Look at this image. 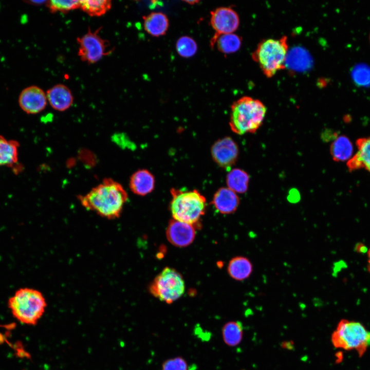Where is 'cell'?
<instances>
[{
	"label": "cell",
	"mask_w": 370,
	"mask_h": 370,
	"mask_svg": "<svg viewBox=\"0 0 370 370\" xmlns=\"http://www.w3.org/2000/svg\"><path fill=\"white\" fill-rule=\"evenodd\" d=\"M162 370H190V369L184 359L177 357L164 361L162 365Z\"/></svg>",
	"instance_id": "obj_27"
},
{
	"label": "cell",
	"mask_w": 370,
	"mask_h": 370,
	"mask_svg": "<svg viewBox=\"0 0 370 370\" xmlns=\"http://www.w3.org/2000/svg\"><path fill=\"white\" fill-rule=\"evenodd\" d=\"M369 43H370V33H369Z\"/></svg>",
	"instance_id": "obj_31"
},
{
	"label": "cell",
	"mask_w": 370,
	"mask_h": 370,
	"mask_svg": "<svg viewBox=\"0 0 370 370\" xmlns=\"http://www.w3.org/2000/svg\"><path fill=\"white\" fill-rule=\"evenodd\" d=\"M249 176L240 169L231 170L227 174L226 183L228 188L236 193H244L248 188Z\"/></svg>",
	"instance_id": "obj_22"
},
{
	"label": "cell",
	"mask_w": 370,
	"mask_h": 370,
	"mask_svg": "<svg viewBox=\"0 0 370 370\" xmlns=\"http://www.w3.org/2000/svg\"><path fill=\"white\" fill-rule=\"evenodd\" d=\"M129 184L131 190L134 194L144 196L154 189L155 179L149 171L139 170L131 176Z\"/></svg>",
	"instance_id": "obj_16"
},
{
	"label": "cell",
	"mask_w": 370,
	"mask_h": 370,
	"mask_svg": "<svg viewBox=\"0 0 370 370\" xmlns=\"http://www.w3.org/2000/svg\"><path fill=\"white\" fill-rule=\"evenodd\" d=\"M367 254L368 256L367 265H370V248L367 250Z\"/></svg>",
	"instance_id": "obj_28"
},
{
	"label": "cell",
	"mask_w": 370,
	"mask_h": 370,
	"mask_svg": "<svg viewBox=\"0 0 370 370\" xmlns=\"http://www.w3.org/2000/svg\"><path fill=\"white\" fill-rule=\"evenodd\" d=\"M353 145L346 136H337L330 146V153L332 159L337 162L348 160L353 153Z\"/></svg>",
	"instance_id": "obj_21"
},
{
	"label": "cell",
	"mask_w": 370,
	"mask_h": 370,
	"mask_svg": "<svg viewBox=\"0 0 370 370\" xmlns=\"http://www.w3.org/2000/svg\"><path fill=\"white\" fill-rule=\"evenodd\" d=\"M288 49L286 36L278 39H268L258 44L251 56L263 73L267 78H271L285 68Z\"/></svg>",
	"instance_id": "obj_5"
},
{
	"label": "cell",
	"mask_w": 370,
	"mask_h": 370,
	"mask_svg": "<svg viewBox=\"0 0 370 370\" xmlns=\"http://www.w3.org/2000/svg\"><path fill=\"white\" fill-rule=\"evenodd\" d=\"M227 270L233 279L243 281L251 275L253 271V265L247 257L237 256L229 261Z\"/></svg>",
	"instance_id": "obj_17"
},
{
	"label": "cell",
	"mask_w": 370,
	"mask_h": 370,
	"mask_svg": "<svg viewBox=\"0 0 370 370\" xmlns=\"http://www.w3.org/2000/svg\"><path fill=\"white\" fill-rule=\"evenodd\" d=\"M210 23L216 34L232 33L237 29L239 20L235 11L223 7L211 11Z\"/></svg>",
	"instance_id": "obj_10"
},
{
	"label": "cell",
	"mask_w": 370,
	"mask_h": 370,
	"mask_svg": "<svg viewBox=\"0 0 370 370\" xmlns=\"http://www.w3.org/2000/svg\"><path fill=\"white\" fill-rule=\"evenodd\" d=\"M109 0L80 1V8L91 16H100L105 14L112 7Z\"/></svg>",
	"instance_id": "obj_24"
},
{
	"label": "cell",
	"mask_w": 370,
	"mask_h": 370,
	"mask_svg": "<svg viewBox=\"0 0 370 370\" xmlns=\"http://www.w3.org/2000/svg\"><path fill=\"white\" fill-rule=\"evenodd\" d=\"M170 210L174 219L197 225L205 212L206 200L198 191L172 189Z\"/></svg>",
	"instance_id": "obj_4"
},
{
	"label": "cell",
	"mask_w": 370,
	"mask_h": 370,
	"mask_svg": "<svg viewBox=\"0 0 370 370\" xmlns=\"http://www.w3.org/2000/svg\"><path fill=\"white\" fill-rule=\"evenodd\" d=\"M176 50L178 53L183 58H189L195 54L197 46L195 41L191 37H180L176 42Z\"/></svg>",
	"instance_id": "obj_25"
},
{
	"label": "cell",
	"mask_w": 370,
	"mask_h": 370,
	"mask_svg": "<svg viewBox=\"0 0 370 370\" xmlns=\"http://www.w3.org/2000/svg\"><path fill=\"white\" fill-rule=\"evenodd\" d=\"M367 268L368 271L370 273V265H367Z\"/></svg>",
	"instance_id": "obj_30"
},
{
	"label": "cell",
	"mask_w": 370,
	"mask_h": 370,
	"mask_svg": "<svg viewBox=\"0 0 370 370\" xmlns=\"http://www.w3.org/2000/svg\"><path fill=\"white\" fill-rule=\"evenodd\" d=\"M8 307L12 315L22 323L34 325L43 315L47 303L43 294L38 290L22 288L8 300Z\"/></svg>",
	"instance_id": "obj_3"
},
{
	"label": "cell",
	"mask_w": 370,
	"mask_h": 370,
	"mask_svg": "<svg viewBox=\"0 0 370 370\" xmlns=\"http://www.w3.org/2000/svg\"><path fill=\"white\" fill-rule=\"evenodd\" d=\"M185 285L181 275L166 267L155 278L149 287L151 294L168 304L178 299L184 293Z\"/></svg>",
	"instance_id": "obj_7"
},
{
	"label": "cell",
	"mask_w": 370,
	"mask_h": 370,
	"mask_svg": "<svg viewBox=\"0 0 370 370\" xmlns=\"http://www.w3.org/2000/svg\"><path fill=\"white\" fill-rule=\"evenodd\" d=\"M47 101L54 109L63 112L72 104L73 97L70 89L65 85L56 84L46 92Z\"/></svg>",
	"instance_id": "obj_13"
},
{
	"label": "cell",
	"mask_w": 370,
	"mask_h": 370,
	"mask_svg": "<svg viewBox=\"0 0 370 370\" xmlns=\"http://www.w3.org/2000/svg\"><path fill=\"white\" fill-rule=\"evenodd\" d=\"M267 108L260 100L244 96L232 105L229 125L238 135L254 133L263 124Z\"/></svg>",
	"instance_id": "obj_2"
},
{
	"label": "cell",
	"mask_w": 370,
	"mask_h": 370,
	"mask_svg": "<svg viewBox=\"0 0 370 370\" xmlns=\"http://www.w3.org/2000/svg\"><path fill=\"white\" fill-rule=\"evenodd\" d=\"M194 226L173 219L170 221L166 229L167 238L175 246H188L193 242L195 238Z\"/></svg>",
	"instance_id": "obj_12"
},
{
	"label": "cell",
	"mask_w": 370,
	"mask_h": 370,
	"mask_svg": "<svg viewBox=\"0 0 370 370\" xmlns=\"http://www.w3.org/2000/svg\"><path fill=\"white\" fill-rule=\"evenodd\" d=\"M212 203L220 213L229 214L234 213L239 204L237 194L228 188H221L215 193Z\"/></svg>",
	"instance_id": "obj_15"
},
{
	"label": "cell",
	"mask_w": 370,
	"mask_h": 370,
	"mask_svg": "<svg viewBox=\"0 0 370 370\" xmlns=\"http://www.w3.org/2000/svg\"><path fill=\"white\" fill-rule=\"evenodd\" d=\"M358 151L347 161L349 171L365 169L370 173V136L362 137L356 142Z\"/></svg>",
	"instance_id": "obj_14"
},
{
	"label": "cell",
	"mask_w": 370,
	"mask_h": 370,
	"mask_svg": "<svg viewBox=\"0 0 370 370\" xmlns=\"http://www.w3.org/2000/svg\"><path fill=\"white\" fill-rule=\"evenodd\" d=\"M100 29L98 28L94 31L88 29L87 33L77 38L78 55L82 61L94 64L112 52V50L108 48V42L99 35Z\"/></svg>",
	"instance_id": "obj_8"
},
{
	"label": "cell",
	"mask_w": 370,
	"mask_h": 370,
	"mask_svg": "<svg viewBox=\"0 0 370 370\" xmlns=\"http://www.w3.org/2000/svg\"><path fill=\"white\" fill-rule=\"evenodd\" d=\"M331 340L335 347L354 350L361 357L370 347V331L358 322L343 319L332 332Z\"/></svg>",
	"instance_id": "obj_6"
},
{
	"label": "cell",
	"mask_w": 370,
	"mask_h": 370,
	"mask_svg": "<svg viewBox=\"0 0 370 370\" xmlns=\"http://www.w3.org/2000/svg\"><path fill=\"white\" fill-rule=\"evenodd\" d=\"M211 46L215 47L218 51L225 53H232L237 51L241 46V39L232 33L215 34L211 40Z\"/></svg>",
	"instance_id": "obj_20"
},
{
	"label": "cell",
	"mask_w": 370,
	"mask_h": 370,
	"mask_svg": "<svg viewBox=\"0 0 370 370\" xmlns=\"http://www.w3.org/2000/svg\"><path fill=\"white\" fill-rule=\"evenodd\" d=\"M78 197L82 206L87 210L113 219L120 217L128 195L120 183L107 178L85 195Z\"/></svg>",
	"instance_id": "obj_1"
},
{
	"label": "cell",
	"mask_w": 370,
	"mask_h": 370,
	"mask_svg": "<svg viewBox=\"0 0 370 370\" xmlns=\"http://www.w3.org/2000/svg\"><path fill=\"white\" fill-rule=\"evenodd\" d=\"M46 93L36 86L25 88L18 98V103L22 109L29 114H36L45 109L47 103Z\"/></svg>",
	"instance_id": "obj_11"
},
{
	"label": "cell",
	"mask_w": 370,
	"mask_h": 370,
	"mask_svg": "<svg viewBox=\"0 0 370 370\" xmlns=\"http://www.w3.org/2000/svg\"><path fill=\"white\" fill-rule=\"evenodd\" d=\"M46 5L50 12L66 13L80 8V1L52 0L47 1Z\"/></svg>",
	"instance_id": "obj_26"
},
{
	"label": "cell",
	"mask_w": 370,
	"mask_h": 370,
	"mask_svg": "<svg viewBox=\"0 0 370 370\" xmlns=\"http://www.w3.org/2000/svg\"><path fill=\"white\" fill-rule=\"evenodd\" d=\"M145 30L154 36L164 35L169 27L166 15L162 12H151L143 17Z\"/></svg>",
	"instance_id": "obj_18"
},
{
	"label": "cell",
	"mask_w": 370,
	"mask_h": 370,
	"mask_svg": "<svg viewBox=\"0 0 370 370\" xmlns=\"http://www.w3.org/2000/svg\"><path fill=\"white\" fill-rule=\"evenodd\" d=\"M19 143L0 135V166L13 168L18 163Z\"/></svg>",
	"instance_id": "obj_19"
},
{
	"label": "cell",
	"mask_w": 370,
	"mask_h": 370,
	"mask_svg": "<svg viewBox=\"0 0 370 370\" xmlns=\"http://www.w3.org/2000/svg\"><path fill=\"white\" fill-rule=\"evenodd\" d=\"M211 154L217 164L223 168L230 170L237 160L238 146L231 137H225L214 143L211 149Z\"/></svg>",
	"instance_id": "obj_9"
},
{
	"label": "cell",
	"mask_w": 370,
	"mask_h": 370,
	"mask_svg": "<svg viewBox=\"0 0 370 370\" xmlns=\"http://www.w3.org/2000/svg\"><path fill=\"white\" fill-rule=\"evenodd\" d=\"M243 336V327L238 321L228 322L223 327V339L228 346H235L238 345L242 340Z\"/></svg>",
	"instance_id": "obj_23"
},
{
	"label": "cell",
	"mask_w": 370,
	"mask_h": 370,
	"mask_svg": "<svg viewBox=\"0 0 370 370\" xmlns=\"http://www.w3.org/2000/svg\"><path fill=\"white\" fill-rule=\"evenodd\" d=\"M198 1H186V2L188 3L189 4H194L195 3H198Z\"/></svg>",
	"instance_id": "obj_29"
}]
</instances>
